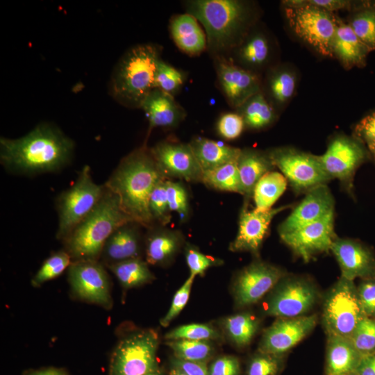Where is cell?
<instances>
[{
	"mask_svg": "<svg viewBox=\"0 0 375 375\" xmlns=\"http://www.w3.org/2000/svg\"><path fill=\"white\" fill-rule=\"evenodd\" d=\"M74 142L57 126L43 122L25 135L0 138V161L9 172L33 176L53 173L68 165Z\"/></svg>",
	"mask_w": 375,
	"mask_h": 375,
	"instance_id": "6da1fadb",
	"label": "cell"
},
{
	"mask_svg": "<svg viewBox=\"0 0 375 375\" xmlns=\"http://www.w3.org/2000/svg\"><path fill=\"white\" fill-rule=\"evenodd\" d=\"M165 179L167 178L150 149L143 145L121 160L104 185L118 197L123 210L134 222L150 228L154 222L149 208V197Z\"/></svg>",
	"mask_w": 375,
	"mask_h": 375,
	"instance_id": "7a4b0ae2",
	"label": "cell"
},
{
	"mask_svg": "<svg viewBox=\"0 0 375 375\" xmlns=\"http://www.w3.org/2000/svg\"><path fill=\"white\" fill-rule=\"evenodd\" d=\"M187 13L203 26L207 51L212 56L228 57L246 37L249 11L238 0H189L184 2Z\"/></svg>",
	"mask_w": 375,
	"mask_h": 375,
	"instance_id": "3957f363",
	"label": "cell"
},
{
	"mask_svg": "<svg viewBox=\"0 0 375 375\" xmlns=\"http://www.w3.org/2000/svg\"><path fill=\"white\" fill-rule=\"evenodd\" d=\"M160 48L153 44H139L128 49L119 58L112 73L109 92L119 104L140 108L155 89V74Z\"/></svg>",
	"mask_w": 375,
	"mask_h": 375,
	"instance_id": "277c9868",
	"label": "cell"
},
{
	"mask_svg": "<svg viewBox=\"0 0 375 375\" xmlns=\"http://www.w3.org/2000/svg\"><path fill=\"white\" fill-rule=\"evenodd\" d=\"M132 222L123 210L118 197L106 188L97 206L63 241L65 250L72 261L98 260L112 233Z\"/></svg>",
	"mask_w": 375,
	"mask_h": 375,
	"instance_id": "5b68a950",
	"label": "cell"
},
{
	"mask_svg": "<svg viewBox=\"0 0 375 375\" xmlns=\"http://www.w3.org/2000/svg\"><path fill=\"white\" fill-rule=\"evenodd\" d=\"M321 322L326 335L350 339L363 312L353 281L342 276L322 296Z\"/></svg>",
	"mask_w": 375,
	"mask_h": 375,
	"instance_id": "8992f818",
	"label": "cell"
},
{
	"mask_svg": "<svg viewBox=\"0 0 375 375\" xmlns=\"http://www.w3.org/2000/svg\"><path fill=\"white\" fill-rule=\"evenodd\" d=\"M106 190L97 184L88 165L79 172L74 184L61 192L56 200L58 226L56 238L64 241L94 209Z\"/></svg>",
	"mask_w": 375,
	"mask_h": 375,
	"instance_id": "52a82bcc",
	"label": "cell"
},
{
	"mask_svg": "<svg viewBox=\"0 0 375 375\" xmlns=\"http://www.w3.org/2000/svg\"><path fill=\"white\" fill-rule=\"evenodd\" d=\"M269 293L264 311L276 318L308 315L322 299L319 288L310 278L288 274Z\"/></svg>",
	"mask_w": 375,
	"mask_h": 375,
	"instance_id": "ba28073f",
	"label": "cell"
},
{
	"mask_svg": "<svg viewBox=\"0 0 375 375\" xmlns=\"http://www.w3.org/2000/svg\"><path fill=\"white\" fill-rule=\"evenodd\" d=\"M285 16L294 33L323 56H332L338 21L329 11L304 1H292Z\"/></svg>",
	"mask_w": 375,
	"mask_h": 375,
	"instance_id": "9c48e42d",
	"label": "cell"
},
{
	"mask_svg": "<svg viewBox=\"0 0 375 375\" xmlns=\"http://www.w3.org/2000/svg\"><path fill=\"white\" fill-rule=\"evenodd\" d=\"M159 338L152 329L131 333L120 340L111 358L110 375H145L158 370Z\"/></svg>",
	"mask_w": 375,
	"mask_h": 375,
	"instance_id": "30bf717a",
	"label": "cell"
},
{
	"mask_svg": "<svg viewBox=\"0 0 375 375\" xmlns=\"http://www.w3.org/2000/svg\"><path fill=\"white\" fill-rule=\"evenodd\" d=\"M274 166L298 192L326 183L332 178L325 171L319 156L294 149L278 148L268 152Z\"/></svg>",
	"mask_w": 375,
	"mask_h": 375,
	"instance_id": "8fae6325",
	"label": "cell"
},
{
	"mask_svg": "<svg viewBox=\"0 0 375 375\" xmlns=\"http://www.w3.org/2000/svg\"><path fill=\"white\" fill-rule=\"evenodd\" d=\"M68 281L76 298L106 309L112 307L108 275L98 260L72 261L68 268Z\"/></svg>",
	"mask_w": 375,
	"mask_h": 375,
	"instance_id": "7c38bea8",
	"label": "cell"
},
{
	"mask_svg": "<svg viewBox=\"0 0 375 375\" xmlns=\"http://www.w3.org/2000/svg\"><path fill=\"white\" fill-rule=\"evenodd\" d=\"M287 274L279 267L255 260L237 274L233 285L235 305L239 308L258 302Z\"/></svg>",
	"mask_w": 375,
	"mask_h": 375,
	"instance_id": "4fadbf2b",
	"label": "cell"
},
{
	"mask_svg": "<svg viewBox=\"0 0 375 375\" xmlns=\"http://www.w3.org/2000/svg\"><path fill=\"white\" fill-rule=\"evenodd\" d=\"M319 317L316 313L297 317H278L265 331L258 351L285 355L307 337L316 327Z\"/></svg>",
	"mask_w": 375,
	"mask_h": 375,
	"instance_id": "5bb4252c",
	"label": "cell"
},
{
	"mask_svg": "<svg viewBox=\"0 0 375 375\" xmlns=\"http://www.w3.org/2000/svg\"><path fill=\"white\" fill-rule=\"evenodd\" d=\"M280 238L295 255L308 262L315 256L331 251L337 238L334 232V212L317 222L281 234Z\"/></svg>",
	"mask_w": 375,
	"mask_h": 375,
	"instance_id": "9a60e30c",
	"label": "cell"
},
{
	"mask_svg": "<svg viewBox=\"0 0 375 375\" xmlns=\"http://www.w3.org/2000/svg\"><path fill=\"white\" fill-rule=\"evenodd\" d=\"M164 175L189 182H201V168L189 143L165 140L150 149Z\"/></svg>",
	"mask_w": 375,
	"mask_h": 375,
	"instance_id": "2e32d148",
	"label": "cell"
},
{
	"mask_svg": "<svg viewBox=\"0 0 375 375\" xmlns=\"http://www.w3.org/2000/svg\"><path fill=\"white\" fill-rule=\"evenodd\" d=\"M212 59L219 89L233 108L261 91L260 78L254 72L237 65L227 57Z\"/></svg>",
	"mask_w": 375,
	"mask_h": 375,
	"instance_id": "e0dca14e",
	"label": "cell"
},
{
	"mask_svg": "<svg viewBox=\"0 0 375 375\" xmlns=\"http://www.w3.org/2000/svg\"><path fill=\"white\" fill-rule=\"evenodd\" d=\"M319 158L331 178L351 186L356 170L367 159V153L358 139L340 136L331 141Z\"/></svg>",
	"mask_w": 375,
	"mask_h": 375,
	"instance_id": "ac0fdd59",
	"label": "cell"
},
{
	"mask_svg": "<svg viewBox=\"0 0 375 375\" xmlns=\"http://www.w3.org/2000/svg\"><path fill=\"white\" fill-rule=\"evenodd\" d=\"M286 208L288 206L258 210H249L244 205L240 213L237 235L231 242L229 250L247 251L258 256L273 218Z\"/></svg>",
	"mask_w": 375,
	"mask_h": 375,
	"instance_id": "d6986e66",
	"label": "cell"
},
{
	"mask_svg": "<svg viewBox=\"0 0 375 375\" xmlns=\"http://www.w3.org/2000/svg\"><path fill=\"white\" fill-rule=\"evenodd\" d=\"M341 270V276L353 281L375 277V255L362 242L336 238L331 247Z\"/></svg>",
	"mask_w": 375,
	"mask_h": 375,
	"instance_id": "ffe728a7",
	"label": "cell"
},
{
	"mask_svg": "<svg viewBox=\"0 0 375 375\" xmlns=\"http://www.w3.org/2000/svg\"><path fill=\"white\" fill-rule=\"evenodd\" d=\"M334 212V199L326 186H317L306 194L305 198L280 224L279 235L293 231L317 222Z\"/></svg>",
	"mask_w": 375,
	"mask_h": 375,
	"instance_id": "44dd1931",
	"label": "cell"
},
{
	"mask_svg": "<svg viewBox=\"0 0 375 375\" xmlns=\"http://www.w3.org/2000/svg\"><path fill=\"white\" fill-rule=\"evenodd\" d=\"M140 108L147 117L149 133L156 128H175L186 117L185 110L174 96L156 88L148 94Z\"/></svg>",
	"mask_w": 375,
	"mask_h": 375,
	"instance_id": "7402d4cb",
	"label": "cell"
},
{
	"mask_svg": "<svg viewBox=\"0 0 375 375\" xmlns=\"http://www.w3.org/2000/svg\"><path fill=\"white\" fill-rule=\"evenodd\" d=\"M136 222H128L118 228L106 240L101 258L106 265L140 258L141 235Z\"/></svg>",
	"mask_w": 375,
	"mask_h": 375,
	"instance_id": "603a6c76",
	"label": "cell"
},
{
	"mask_svg": "<svg viewBox=\"0 0 375 375\" xmlns=\"http://www.w3.org/2000/svg\"><path fill=\"white\" fill-rule=\"evenodd\" d=\"M145 240L146 262L152 265H166L178 253L184 243L181 232L152 226Z\"/></svg>",
	"mask_w": 375,
	"mask_h": 375,
	"instance_id": "cb8c5ba5",
	"label": "cell"
},
{
	"mask_svg": "<svg viewBox=\"0 0 375 375\" xmlns=\"http://www.w3.org/2000/svg\"><path fill=\"white\" fill-rule=\"evenodd\" d=\"M169 30L177 47L193 56L207 50V38L198 20L189 13L174 15L170 20Z\"/></svg>",
	"mask_w": 375,
	"mask_h": 375,
	"instance_id": "d4e9b609",
	"label": "cell"
},
{
	"mask_svg": "<svg viewBox=\"0 0 375 375\" xmlns=\"http://www.w3.org/2000/svg\"><path fill=\"white\" fill-rule=\"evenodd\" d=\"M362 357L350 339L327 335L324 375H347L354 372Z\"/></svg>",
	"mask_w": 375,
	"mask_h": 375,
	"instance_id": "484cf974",
	"label": "cell"
},
{
	"mask_svg": "<svg viewBox=\"0 0 375 375\" xmlns=\"http://www.w3.org/2000/svg\"><path fill=\"white\" fill-rule=\"evenodd\" d=\"M237 165L241 183V194L247 199L253 197L257 183L275 167L268 153L252 149H241Z\"/></svg>",
	"mask_w": 375,
	"mask_h": 375,
	"instance_id": "4316f807",
	"label": "cell"
},
{
	"mask_svg": "<svg viewBox=\"0 0 375 375\" xmlns=\"http://www.w3.org/2000/svg\"><path fill=\"white\" fill-rule=\"evenodd\" d=\"M189 144L203 172L236 161L241 149L203 137H194Z\"/></svg>",
	"mask_w": 375,
	"mask_h": 375,
	"instance_id": "83f0119b",
	"label": "cell"
},
{
	"mask_svg": "<svg viewBox=\"0 0 375 375\" xmlns=\"http://www.w3.org/2000/svg\"><path fill=\"white\" fill-rule=\"evenodd\" d=\"M332 51L347 67L362 65L370 51L357 37L349 24L338 22L333 40Z\"/></svg>",
	"mask_w": 375,
	"mask_h": 375,
	"instance_id": "f1b7e54d",
	"label": "cell"
},
{
	"mask_svg": "<svg viewBox=\"0 0 375 375\" xmlns=\"http://www.w3.org/2000/svg\"><path fill=\"white\" fill-rule=\"evenodd\" d=\"M270 54V46L267 38L260 33L246 35L227 58L237 65L244 67H260L264 65Z\"/></svg>",
	"mask_w": 375,
	"mask_h": 375,
	"instance_id": "f546056e",
	"label": "cell"
},
{
	"mask_svg": "<svg viewBox=\"0 0 375 375\" xmlns=\"http://www.w3.org/2000/svg\"><path fill=\"white\" fill-rule=\"evenodd\" d=\"M121 285L125 289L138 287L151 282L154 275L148 263L140 258H131L108 265Z\"/></svg>",
	"mask_w": 375,
	"mask_h": 375,
	"instance_id": "4dcf8cb0",
	"label": "cell"
},
{
	"mask_svg": "<svg viewBox=\"0 0 375 375\" xmlns=\"http://www.w3.org/2000/svg\"><path fill=\"white\" fill-rule=\"evenodd\" d=\"M237 112L242 117L245 126L254 130L267 127L275 119L274 109L261 91L238 108Z\"/></svg>",
	"mask_w": 375,
	"mask_h": 375,
	"instance_id": "1f68e13d",
	"label": "cell"
},
{
	"mask_svg": "<svg viewBox=\"0 0 375 375\" xmlns=\"http://www.w3.org/2000/svg\"><path fill=\"white\" fill-rule=\"evenodd\" d=\"M287 179L281 173L271 171L265 174L256 185L253 198L255 208L267 210L283 194L287 187Z\"/></svg>",
	"mask_w": 375,
	"mask_h": 375,
	"instance_id": "d6a6232c",
	"label": "cell"
},
{
	"mask_svg": "<svg viewBox=\"0 0 375 375\" xmlns=\"http://www.w3.org/2000/svg\"><path fill=\"white\" fill-rule=\"evenodd\" d=\"M223 324L230 339L239 347L249 345L259 327L258 319L249 312L229 316Z\"/></svg>",
	"mask_w": 375,
	"mask_h": 375,
	"instance_id": "836d02e7",
	"label": "cell"
},
{
	"mask_svg": "<svg viewBox=\"0 0 375 375\" xmlns=\"http://www.w3.org/2000/svg\"><path fill=\"white\" fill-rule=\"evenodd\" d=\"M201 182L217 190L242 193L237 160L203 172Z\"/></svg>",
	"mask_w": 375,
	"mask_h": 375,
	"instance_id": "e575fe53",
	"label": "cell"
},
{
	"mask_svg": "<svg viewBox=\"0 0 375 375\" xmlns=\"http://www.w3.org/2000/svg\"><path fill=\"white\" fill-rule=\"evenodd\" d=\"M166 344L178 359L184 361L204 362L213 352V347L208 340H175Z\"/></svg>",
	"mask_w": 375,
	"mask_h": 375,
	"instance_id": "d590c367",
	"label": "cell"
},
{
	"mask_svg": "<svg viewBox=\"0 0 375 375\" xmlns=\"http://www.w3.org/2000/svg\"><path fill=\"white\" fill-rule=\"evenodd\" d=\"M349 25L370 51L375 49V3H365L353 17Z\"/></svg>",
	"mask_w": 375,
	"mask_h": 375,
	"instance_id": "8d00e7d4",
	"label": "cell"
},
{
	"mask_svg": "<svg viewBox=\"0 0 375 375\" xmlns=\"http://www.w3.org/2000/svg\"><path fill=\"white\" fill-rule=\"evenodd\" d=\"M72 262L70 255L64 249L52 253L42 263L31 279L33 287L59 276Z\"/></svg>",
	"mask_w": 375,
	"mask_h": 375,
	"instance_id": "74e56055",
	"label": "cell"
},
{
	"mask_svg": "<svg viewBox=\"0 0 375 375\" xmlns=\"http://www.w3.org/2000/svg\"><path fill=\"white\" fill-rule=\"evenodd\" d=\"M185 74L160 58L155 74V88L174 96L181 88Z\"/></svg>",
	"mask_w": 375,
	"mask_h": 375,
	"instance_id": "f35d334b",
	"label": "cell"
},
{
	"mask_svg": "<svg viewBox=\"0 0 375 375\" xmlns=\"http://www.w3.org/2000/svg\"><path fill=\"white\" fill-rule=\"evenodd\" d=\"M285 355L258 351L249 360L246 375H279L283 369Z\"/></svg>",
	"mask_w": 375,
	"mask_h": 375,
	"instance_id": "ab89813d",
	"label": "cell"
},
{
	"mask_svg": "<svg viewBox=\"0 0 375 375\" xmlns=\"http://www.w3.org/2000/svg\"><path fill=\"white\" fill-rule=\"evenodd\" d=\"M218 332L211 326L203 324H190L180 326L169 331L165 338L167 340H208L217 339Z\"/></svg>",
	"mask_w": 375,
	"mask_h": 375,
	"instance_id": "60d3db41",
	"label": "cell"
},
{
	"mask_svg": "<svg viewBox=\"0 0 375 375\" xmlns=\"http://www.w3.org/2000/svg\"><path fill=\"white\" fill-rule=\"evenodd\" d=\"M356 350L363 356L375 352V318L365 317L350 338Z\"/></svg>",
	"mask_w": 375,
	"mask_h": 375,
	"instance_id": "b9f144b4",
	"label": "cell"
},
{
	"mask_svg": "<svg viewBox=\"0 0 375 375\" xmlns=\"http://www.w3.org/2000/svg\"><path fill=\"white\" fill-rule=\"evenodd\" d=\"M165 187L170 211L176 212L181 222H186L190 216L189 198L186 188L181 183L169 179L166 180Z\"/></svg>",
	"mask_w": 375,
	"mask_h": 375,
	"instance_id": "7bdbcfd3",
	"label": "cell"
},
{
	"mask_svg": "<svg viewBox=\"0 0 375 375\" xmlns=\"http://www.w3.org/2000/svg\"><path fill=\"white\" fill-rule=\"evenodd\" d=\"M295 86L294 75L285 70L274 72L269 78V94L278 103H283L289 99L294 92Z\"/></svg>",
	"mask_w": 375,
	"mask_h": 375,
	"instance_id": "ee69618b",
	"label": "cell"
},
{
	"mask_svg": "<svg viewBox=\"0 0 375 375\" xmlns=\"http://www.w3.org/2000/svg\"><path fill=\"white\" fill-rule=\"evenodd\" d=\"M166 180H162L156 185L149 201V208L152 219L153 222H157L161 226H165L171 221V211L169 208L166 193Z\"/></svg>",
	"mask_w": 375,
	"mask_h": 375,
	"instance_id": "f6af8a7d",
	"label": "cell"
},
{
	"mask_svg": "<svg viewBox=\"0 0 375 375\" xmlns=\"http://www.w3.org/2000/svg\"><path fill=\"white\" fill-rule=\"evenodd\" d=\"M185 256L190 272V275L194 276H203L208 268L223 263L222 260L206 255L190 244L185 247Z\"/></svg>",
	"mask_w": 375,
	"mask_h": 375,
	"instance_id": "bcb514c9",
	"label": "cell"
},
{
	"mask_svg": "<svg viewBox=\"0 0 375 375\" xmlns=\"http://www.w3.org/2000/svg\"><path fill=\"white\" fill-rule=\"evenodd\" d=\"M194 278L195 276L190 275L174 294L169 310L160 320V324L162 326H167L179 315L187 304Z\"/></svg>",
	"mask_w": 375,
	"mask_h": 375,
	"instance_id": "7dc6e473",
	"label": "cell"
},
{
	"mask_svg": "<svg viewBox=\"0 0 375 375\" xmlns=\"http://www.w3.org/2000/svg\"><path fill=\"white\" fill-rule=\"evenodd\" d=\"M245 127L244 122L240 114L226 112L222 114L217 123L218 134L226 140L238 138Z\"/></svg>",
	"mask_w": 375,
	"mask_h": 375,
	"instance_id": "c3c4849f",
	"label": "cell"
},
{
	"mask_svg": "<svg viewBox=\"0 0 375 375\" xmlns=\"http://www.w3.org/2000/svg\"><path fill=\"white\" fill-rule=\"evenodd\" d=\"M356 287L365 315L375 318V277L361 279Z\"/></svg>",
	"mask_w": 375,
	"mask_h": 375,
	"instance_id": "681fc988",
	"label": "cell"
},
{
	"mask_svg": "<svg viewBox=\"0 0 375 375\" xmlns=\"http://www.w3.org/2000/svg\"><path fill=\"white\" fill-rule=\"evenodd\" d=\"M208 372L209 375H240V362L234 356H222L212 363Z\"/></svg>",
	"mask_w": 375,
	"mask_h": 375,
	"instance_id": "f907efd6",
	"label": "cell"
},
{
	"mask_svg": "<svg viewBox=\"0 0 375 375\" xmlns=\"http://www.w3.org/2000/svg\"><path fill=\"white\" fill-rule=\"evenodd\" d=\"M354 133L360 142H375V112L362 119L356 126Z\"/></svg>",
	"mask_w": 375,
	"mask_h": 375,
	"instance_id": "816d5d0a",
	"label": "cell"
},
{
	"mask_svg": "<svg viewBox=\"0 0 375 375\" xmlns=\"http://www.w3.org/2000/svg\"><path fill=\"white\" fill-rule=\"evenodd\" d=\"M174 365L183 370L188 375H209L205 362H189L176 360Z\"/></svg>",
	"mask_w": 375,
	"mask_h": 375,
	"instance_id": "f5cc1de1",
	"label": "cell"
},
{
	"mask_svg": "<svg viewBox=\"0 0 375 375\" xmlns=\"http://www.w3.org/2000/svg\"><path fill=\"white\" fill-rule=\"evenodd\" d=\"M356 373V375H375V352L362 357Z\"/></svg>",
	"mask_w": 375,
	"mask_h": 375,
	"instance_id": "db71d44e",
	"label": "cell"
},
{
	"mask_svg": "<svg viewBox=\"0 0 375 375\" xmlns=\"http://www.w3.org/2000/svg\"><path fill=\"white\" fill-rule=\"evenodd\" d=\"M305 3L319 7L331 12V10L347 8L350 4L348 1L335 0H312L305 1Z\"/></svg>",
	"mask_w": 375,
	"mask_h": 375,
	"instance_id": "11a10c76",
	"label": "cell"
},
{
	"mask_svg": "<svg viewBox=\"0 0 375 375\" xmlns=\"http://www.w3.org/2000/svg\"><path fill=\"white\" fill-rule=\"evenodd\" d=\"M28 375H67L63 370L49 367L30 372Z\"/></svg>",
	"mask_w": 375,
	"mask_h": 375,
	"instance_id": "9f6ffc18",
	"label": "cell"
},
{
	"mask_svg": "<svg viewBox=\"0 0 375 375\" xmlns=\"http://www.w3.org/2000/svg\"><path fill=\"white\" fill-rule=\"evenodd\" d=\"M169 375H188V374L179 367L174 366V367H173L171 369Z\"/></svg>",
	"mask_w": 375,
	"mask_h": 375,
	"instance_id": "6f0895ef",
	"label": "cell"
},
{
	"mask_svg": "<svg viewBox=\"0 0 375 375\" xmlns=\"http://www.w3.org/2000/svg\"><path fill=\"white\" fill-rule=\"evenodd\" d=\"M367 148L369 152L374 156L375 158V142L367 143Z\"/></svg>",
	"mask_w": 375,
	"mask_h": 375,
	"instance_id": "680465c9",
	"label": "cell"
},
{
	"mask_svg": "<svg viewBox=\"0 0 375 375\" xmlns=\"http://www.w3.org/2000/svg\"><path fill=\"white\" fill-rule=\"evenodd\" d=\"M145 375H161L159 369L153 372H151V373H149V374H145Z\"/></svg>",
	"mask_w": 375,
	"mask_h": 375,
	"instance_id": "91938a15",
	"label": "cell"
},
{
	"mask_svg": "<svg viewBox=\"0 0 375 375\" xmlns=\"http://www.w3.org/2000/svg\"><path fill=\"white\" fill-rule=\"evenodd\" d=\"M347 375H356V372H352V373H351L349 374H347Z\"/></svg>",
	"mask_w": 375,
	"mask_h": 375,
	"instance_id": "94428289",
	"label": "cell"
}]
</instances>
